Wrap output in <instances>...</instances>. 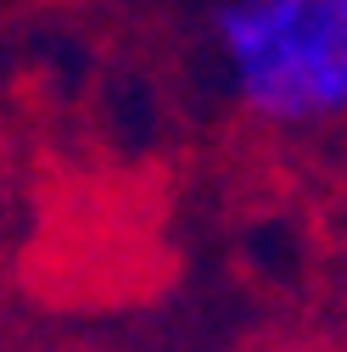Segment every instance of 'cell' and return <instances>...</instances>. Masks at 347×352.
<instances>
[{
	"mask_svg": "<svg viewBox=\"0 0 347 352\" xmlns=\"http://www.w3.org/2000/svg\"><path fill=\"white\" fill-rule=\"evenodd\" d=\"M219 45L257 118L325 123L347 112V0H230Z\"/></svg>",
	"mask_w": 347,
	"mask_h": 352,
	"instance_id": "1",
	"label": "cell"
}]
</instances>
